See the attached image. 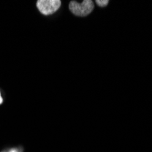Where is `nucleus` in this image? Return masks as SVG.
Listing matches in <instances>:
<instances>
[{
    "label": "nucleus",
    "instance_id": "1",
    "mask_svg": "<svg viewBox=\"0 0 152 152\" xmlns=\"http://www.w3.org/2000/svg\"><path fill=\"white\" fill-rule=\"evenodd\" d=\"M94 6L95 4L92 0H84L81 3L76 0H72L68 4V9L72 15L78 18H85L93 12Z\"/></svg>",
    "mask_w": 152,
    "mask_h": 152
},
{
    "label": "nucleus",
    "instance_id": "2",
    "mask_svg": "<svg viewBox=\"0 0 152 152\" xmlns=\"http://www.w3.org/2000/svg\"><path fill=\"white\" fill-rule=\"evenodd\" d=\"M62 1L60 0H37L36 7L42 16L48 17L56 14L61 7Z\"/></svg>",
    "mask_w": 152,
    "mask_h": 152
},
{
    "label": "nucleus",
    "instance_id": "3",
    "mask_svg": "<svg viewBox=\"0 0 152 152\" xmlns=\"http://www.w3.org/2000/svg\"><path fill=\"white\" fill-rule=\"evenodd\" d=\"M95 3H96V6H99V7H106L109 4V1H108V0H96Z\"/></svg>",
    "mask_w": 152,
    "mask_h": 152
},
{
    "label": "nucleus",
    "instance_id": "4",
    "mask_svg": "<svg viewBox=\"0 0 152 152\" xmlns=\"http://www.w3.org/2000/svg\"><path fill=\"white\" fill-rule=\"evenodd\" d=\"M0 152H22V150H20L17 147H11V148H7L2 149Z\"/></svg>",
    "mask_w": 152,
    "mask_h": 152
},
{
    "label": "nucleus",
    "instance_id": "5",
    "mask_svg": "<svg viewBox=\"0 0 152 152\" xmlns=\"http://www.w3.org/2000/svg\"><path fill=\"white\" fill-rule=\"evenodd\" d=\"M4 103V96H3V94H2V90L0 88V106L3 105Z\"/></svg>",
    "mask_w": 152,
    "mask_h": 152
}]
</instances>
